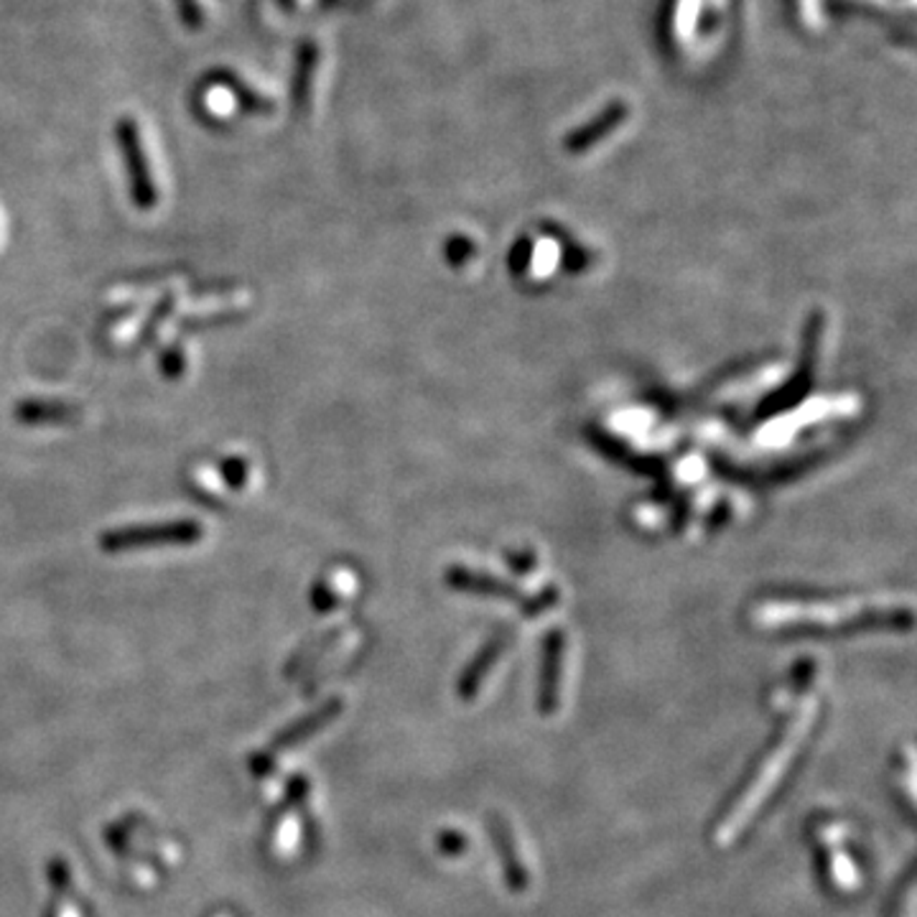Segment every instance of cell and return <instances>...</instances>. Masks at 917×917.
<instances>
[{"label": "cell", "mask_w": 917, "mask_h": 917, "mask_svg": "<svg viewBox=\"0 0 917 917\" xmlns=\"http://www.w3.org/2000/svg\"><path fill=\"white\" fill-rule=\"evenodd\" d=\"M446 582L454 586V589H462V592H472V594H485V597H500V599H508V601H518L526 609V615H541L545 607H551L553 601H556V589H543L538 597L533 599H526L520 594V589H515V586L505 584L502 578L497 576H487V574H477V571L472 568H462V566H454L446 571Z\"/></svg>", "instance_id": "cell-2"}, {"label": "cell", "mask_w": 917, "mask_h": 917, "mask_svg": "<svg viewBox=\"0 0 917 917\" xmlns=\"http://www.w3.org/2000/svg\"><path fill=\"white\" fill-rule=\"evenodd\" d=\"M502 648H505V634L502 632L497 634L495 640H489L485 648H482V653L474 658V663L466 667L464 678H462V683H458V694H462V698H474L482 678H485V675L489 673V667L497 663V658H500Z\"/></svg>", "instance_id": "cell-5"}, {"label": "cell", "mask_w": 917, "mask_h": 917, "mask_svg": "<svg viewBox=\"0 0 917 917\" xmlns=\"http://www.w3.org/2000/svg\"><path fill=\"white\" fill-rule=\"evenodd\" d=\"M222 474L228 477L230 485L240 487L247 479V464L243 462V458H230V462L222 464Z\"/></svg>", "instance_id": "cell-8"}, {"label": "cell", "mask_w": 917, "mask_h": 917, "mask_svg": "<svg viewBox=\"0 0 917 917\" xmlns=\"http://www.w3.org/2000/svg\"><path fill=\"white\" fill-rule=\"evenodd\" d=\"M202 526L195 520H168L151 522V526L115 528L100 535V549L104 553H125L148 545H189L202 538Z\"/></svg>", "instance_id": "cell-1"}, {"label": "cell", "mask_w": 917, "mask_h": 917, "mask_svg": "<svg viewBox=\"0 0 917 917\" xmlns=\"http://www.w3.org/2000/svg\"><path fill=\"white\" fill-rule=\"evenodd\" d=\"M561 661H563V632L553 630L545 638V658H543V681H541V709L549 714L559 706V683H561Z\"/></svg>", "instance_id": "cell-4"}, {"label": "cell", "mask_w": 917, "mask_h": 917, "mask_svg": "<svg viewBox=\"0 0 917 917\" xmlns=\"http://www.w3.org/2000/svg\"><path fill=\"white\" fill-rule=\"evenodd\" d=\"M79 413L75 406L59 404V400H23L15 406V418L23 423H56L71 421Z\"/></svg>", "instance_id": "cell-6"}, {"label": "cell", "mask_w": 917, "mask_h": 917, "mask_svg": "<svg viewBox=\"0 0 917 917\" xmlns=\"http://www.w3.org/2000/svg\"><path fill=\"white\" fill-rule=\"evenodd\" d=\"M495 831H497V843H500V851H502L505 869H508V882L512 884L515 890L522 892L528 887V876H526V872H522L518 851H515V847H512V833H508V828H505L500 820H495Z\"/></svg>", "instance_id": "cell-7"}, {"label": "cell", "mask_w": 917, "mask_h": 917, "mask_svg": "<svg viewBox=\"0 0 917 917\" xmlns=\"http://www.w3.org/2000/svg\"><path fill=\"white\" fill-rule=\"evenodd\" d=\"M820 334H824V313L814 311V313H810V321L806 327V352H803V373H800V377H793V380L785 385L783 393H777V396L764 400L760 416L777 413V410H785L787 406H793L795 400H800L803 396H806L803 390H808V383H803V377L810 375V367H814V362L818 357Z\"/></svg>", "instance_id": "cell-3"}]
</instances>
